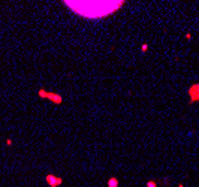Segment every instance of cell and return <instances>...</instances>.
<instances>
[{
    "label": "cell",
    "mask_w": 199,
    "mask_h": 187,
    "mask_svg": "<svg viewBox=\"0 0 199 187\" xmlns=\"http://www.w3.org/2000/svg\"><path fill=\"white\" fill-rule=\"evenodd\" d=\"M187 99H189V103H190V105L199 103V82L192 84V85L187 88Z\"/></svg>",
    "instance_id": "cell-3"
},
{
    "label": "cell",
    "mask_w": 199,
    "mask_h": 187,
    "mask_svg": "<svg viewBox=\"0 0 199 187\" xmlns=\"http://www.w3.org/2000/svg\"><path fill=\"white\" fill-rule=\"evenodd\" d=\"M45 181L49 187H60L63 184V178L55 175V174H46L45 175Z\"/></svg>",
    "instance_id": "cell-4"
},
{
    "label": "cell",
    "mask_w": 199,
    "mask_h": 187,
    "mask_svg": "<svg viewBox=\"0 0 199 187\" xmlns=\"http://www.w3.org/2000/svg\"><path fill=\"white\" fill-rule=\"evenodd\" d=\"M5 142H6V145H8V147H11V145H12V139H11V138H8Z\"/></svg>",
    "instance_id": "cell-8"
},
{
    "label": "cell",
    "mask_w": 199,
    "mask_h": 187,
    "mask_svg": "<svg viewBox=\"0 0 199 187\" xmlns=\"http://www.w3.org/2000/svg\"><path fill=\"white\" fill-rule=\"evenodd\" d=\"M186 39H187V40H190V39H192V33H190V32H187V33H186Z\"/></svg>",
    "instance_id": "cell-9"
},
{
    "label": "cell",
    "mask_w": 199,
    "mask_h": 187,
    "mask_svg": "<svg viewBox=\"0 0 199 187\" xmlns=\"http://www.w3.org/2000/svg\"><path fill=\"white\" fill-rule=\"evenodd\" d=\"M178 187H184V184H178Z\"/></svg>",
    "instance_id": "cell-10"
},
{
    "label": "cell",
    "mask_w": 199,
    "mask_h": 187,
    "mask_svg": "<svg viewBox=\"0 0 199 187\" xmlns=\"http://www.w3.org/2000/svg\"><path fill=\"white\" fill-rule=\"evenodd\" d=\"M65 5L75 12L77 15H80L82 18L87 20H102L106 18L112 14H115L120 11L124 5L123 0H66Z\"/></svg>",
    "instance_id": "cell-1"
},
{
    "label": "cell",
    "mask_w": 199,
    "mask_h": 187,
    "mask_svg": "<svg viewBox=\"0 0 199 187\" xmlns=\"http://www.w3.org/2000/svg\"><path fill=\"white\" fill-rule=\"evenodd\" d=\"M148 51V43H142L141 45V52H147Z\"/></svg>",
    "instance_id": "cell-6"
},
{
    "label": "cell",
    "mask_w": 199,
    "mask_h": 187,
    "mask_svg": "<svg viewBox=\"0 0 199 187\" xmlns=\"http://www.w3.org/2000/svg\"><path fill=\"white\" fill-rule=\"evenodd\" d=\"M120 181L117 177H111L109 180H108V187H118Z\"/></svg>",
    "instance_id": "cell-5"
},
{
    "label": "cell",
    "mask_w": 199,
    "mask_h": 187,
    "mask_svg": "<svg viewBox=\"0 0 199 187\" xmlns=\"http://www.w3.org/2000/svg\"><path fill=\"white\" fill-rule=\"evenodd\" d=\"M38 96H39V99L49 100L54 105H62L63 103V96L60 93H55V91H48L45 88H39L38 90Z\"/></svg>",
    "instance_id": "cell-2"
},
{
    "label": "cell",
    "mask_w": 199,
    "mask_h": 187,
    "mask_svg": "<svg viewBox=\"0 0 199 187\" xmlns=\"http://www.w3.org/2000/svg\"><path fill=\"white\" fill-rule=\"evenodd\" d=\"M147 187H157V183L156 181H148L147 183Z\"/></svg>",
    "instance_id": "cell-7"
}]
</instances>
